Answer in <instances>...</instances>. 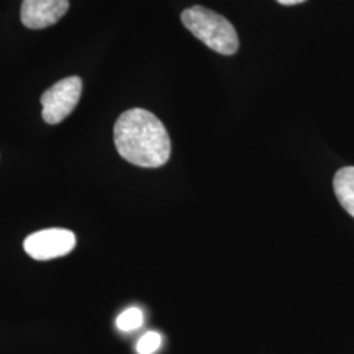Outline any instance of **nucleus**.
Returning a JSON list of instances; mask_svg holds the SVG:
<instances>
[{"label": "nucleus", "instance_id": "nucleus-9", "mask_svg": "<svg viewBox=\"0 0 354 354\" xmlns=\"http://www.w3.org/2000/svg\"><path fill=\"white\" fill-rule=\"evenodd\" d=\"M279 4H283V6H295V4H301L306 0H277Z\"/></svg>", "mask_w": 354, "mask_h": 354}, {"label": "nucleus", "instance_id": "nucleus-7", "mask_svg": "<svg viewBox=\"0 0 354 354\" xmlns=\"http://www.w3.org/2000/svg\"><path fill=\"white\" fill-rule=\"evenodd\" d=\"M117 328L122 332H131L143 324V313L138 307H130L125 310L115 320Z\"/></svg>", "mask_w": 354, "mask_h": 354}, {"label": "nucleus", "instance_id": "nucleus-2", "mask_svg": "<svg viewBox=\"0 0 354 354\" xmlns=\"http://www.w3.org/2000/svg\"><path fill=\"white\" fill-rule=\"evenodd\" d=\"M181 21L196 37L223 55H232L239 48V38L235 28L222 15L194 6L181 13Z\"/></svg>", "mask_w": 354, "mask_h": 354}, {"label": "nucleus", "instance_id": "nucleus-6", "mask_svg": "<svg viewBox=\"0 0 354 354\" xmlns=\"http://www.w3.org/2000/svg\"><path fill=\"white\" fill-rule=\"evenodd\" d=\"M333 190L345 212L354 218V167H344L336 172Z\"/></svg>", "mask_w": 354, "mask_h": 354}, {"label": "nucleus", "instance_id": "nucleus-3", "mask_svg": "<svg viewBox=\"0 0 354 354\" xmlns=\"http://www.w3.org/2000/svg\"><path fill=\"white\" fill-rule=\"evenodd\" d=\"M83 91L79 76H68L57 82L41 96L42 118L49 125L62 122L75 109Z\"/></svg>", "mask_w": 354, "mask_h": 354}, {"label": "nucleus", "instance_id": "nucleus-1", "mask_svg": "<svg viewBox=\"0 0 354 354\" xmlns=\"http://www.w3.org/2000/svg\"><path fill=\"white\" fill-rule=\"evenodd\" d=\"M113 138L118 153L131 165L158 168L171 156V140L163 122L142 108L129 109L118 117Z\"/></svg>", "mask_w": 354, "mask_h": 354}, {"label": "nucleus", "instance_id": "nucleus-5", "mask_svg": "<svg viewBox=\"0 0 354 354\" xmlns=\"http://www.w3.org/2000/svg\"><path fill=\"white\" fill-rule=\"evenodd\" d=\"M68 7V0H23L21 23L29 29L54 26L67 13Z\"/></svg>", "mask_w": 354, "mask_h": 354}, {"label": "nucleus", "instance_id": "nucleus-4", "mask_svg": "<svg viewBox=\"0 0 354 354\" xmlns=\"http://www.w3.org/2000/svg\"><path fill=\"white\" fill-rule=\"evenodd\" d=\"M76 245L73 231L64 228H48L29 235L24 241L26 252L35 260L48 261L71 252Z\"/></svg>", "mask_w": 354, "mask_h": 354}, {"label": "nucleus", "instance_id": "nucleus-8", "mask_svg": "<svg viewBox=\"0 0 354 354\" xmlns=\"http://www.w3.org/2000/svg\"><path fill=\"white\" fill-rule=\"evenodd\" d=\"M162 345V336L158 332H147L145 333L137 342L138 354H153Z\"/></svg>", "mask_w": 354, "mask_h": 354}]
</instances>
